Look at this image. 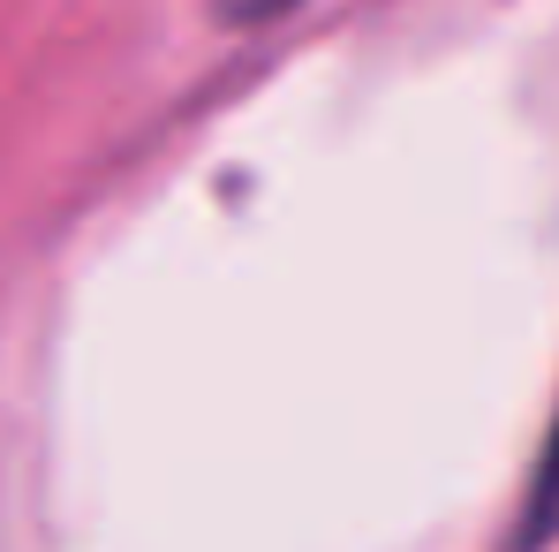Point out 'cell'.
Masks as SVG:
<instances>
[{
	"label": "cell",
	"mask_w": 559,
	"mask_h": 552,
	"mask_svg": "<svg viewBox=\"0 0 559 552\" xmlns=\"http://www.w3.org/2000/svg\"><path fill=\"white\" fill-rule=\"evenodd\" d=\"M559 538V416L545 432V455H537V477L522 492V530H514V552H537Z\"/></svg>",
	"instance_id": "cell-1"
},
{
	"label": "cell",
	"mask_w": 559,
	"mask_h": 552,
	"mask_svg": "<svg viewBox=\"0 0 559 552\" xmlns=\"http://www.w3.org/2000/svg\"><path fill=\"white\" fill-rule=\"evenodd\" d=\"M295 0H212V15L227 23V31H265V23H280Z\"/></svg>",
	"instance_id": "cell-2"
}]
</instances>
